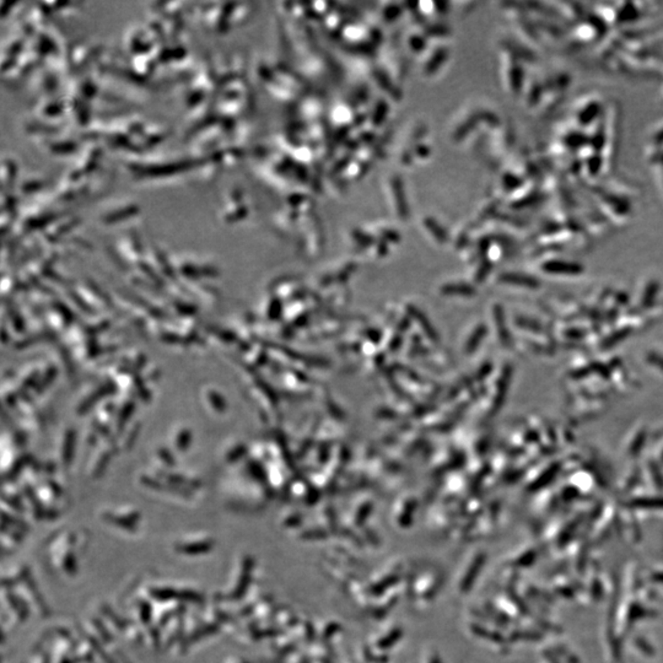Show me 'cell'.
Instances as JSON below:
<instances>
[{"instance_id":"cell-1","label":"cell","mask_w":663,"mask_h":663,"mask_svg":"<svg viewBox=\"0 0 663 663\" xmlns=\"http://www.w3.org/2000/svg\"><path fill=\"white\" fill-rule=\"evenodd\" d=\"M88 537L74 531H61L48 539L46 551L53 569L66 577H74L79 571V551L86 548Z\"/></svg>"},{"instance_id":"cell-2","label":"cell","mask_w":663,"mask_h":663,"mask_svg":"<svg viewBox=\"0 0 663 663\" xmlns=\"http://www.w3.org/2000/svg\"><path fill=\"white\" fill-rule=\"evenodd\" d=\"M151 602H165V601H178L192 604H206V594L188 585L164 584L156 582L145 587L144 593Z\"/></svg>"},{"instance_id":"cell-3","label":"cell","mask_w":663,"mask_h":663,"mask_svg":"<svg viewBox=\"0 0 663 663\" xmlns=\"http://www.w3.org/2000/svg\"><path fill=\"white\" fill-rule=\"evenodd\" d=\"M250 573H251V561L247 556L238 558L230 574L228 584L225 585L224 589L215 596V599L225 603L240 601L245 592L247 591Z\"/></svg>"},{"instance_id":"cell-4","label":"cell","mask_w":663,"mask_h":663,"mask_svg":"<svg viewBox=\"0 0 663 663\" xmlns=\"http://www.w3.org/2000/svg\"><path fill=\"white\" fill-rule=\"evenodd\" d=\"M1 609H3V630L6 628L15 629L16 626L26 621L31 611L28 604L23 601L18 593L13 589L1 587Z\"/></svg>"},{"instance_id":"cell-5","label":"cell","mask_w":663,"mask_h":663,"mask_svg":"<svg viewBox=\"0 0 663 663\" xmlns=\"http://www.w3.org/2000/svg\"><path fill=\"white\" fill-rule=\"evenodd\" d=\"M47 640L52 663H79L75 655L78 639L71 630L66 628H57Z\"/></svg>"},{"instance_id":"cell-6","label":"cell","mask_w":663,"mask_h":663,"mask_svg":"<svg viewBox=\"0 0 663 663\" xmlns=\"http://www.w3.org/2000/svg\"><path fill=\"white\" fill-rule=\"evenodd\" d=\"M215 538L206 532L187 533L173 543V551L183 556H201L214 551Z\"/></svg>"},{"instance_id":"cell-7","label":"cell","mask_w":663,"mask_h":663,"mask_svg":"<svg viewBox=\"0 0 663 663\" xmlns=\"http://www.w3.org/2000/svg\"><path fill=\"white\" fill-rule=\"evenodd\" d=\"M103 522L127 533H136L141 523L139 509L131 505H123L115 509L103 510L100 514Z\"/></svg>"},{"instance_id":"cell-8","label":"cell","mask_w":663,"mask_h":663,"mask_svg":"<svg viewBox=\"0 0 663 663\" xmlns=\"http://www.w3.org/2000/svg\"><path fill=\"white\" fill-rule=\"evenodd\" d=\"M13 589L23 598V601L28 604V609L35 616L47 618L51 614V608L48 607L42 593L38 589L33 574Z\"/></svg>"},{"instance_id":"cell-9","label":"cell","mask_w":663,"mask_h":663,"mask_svg":"<svg viewBox=\"0 0 663 663\" xmlns=\"http://www.w3.org/2000/svg\"><path fill=\"white\" fill-rule=\"evenodd\" d=\"M153 626L158 629H163L168 623L177 618L184 616L187 612V604L178 602V601H165V602H153Z\"/></svg>"},{"instance_id":"cell-10","label":"cell","mask_w":663,"mask_h":663,"mask_svg":"<svg viewBox=\"0 0 663 663\" xmlns=\"http://www.w3.org/2000/svg\"><path fill=\"white\" fill-rule=\"evenodd\" d=\"M153 607L154 604L145 594L134 598L129 607L131 621L141 626V629L153 624Z\"/></svg>"},{"instance_id":"cell-11","label":"cell","mask_w":663,"mask_h":663,"mask_svg":"<svg viewBox=\"0 0 663 663\" xmlns=\"http://www.w3.org/2000/svg\"><path fill=\"white\" fill-rule=\"evenodd\" d=\"M184 616H177L168 623L166 626L160 629V640H161V649H175V646L181 641L184 629Z\"/></svg>"},{"instance_id":"cell-12","label":"cell","mask_w":663,"mask_h":663,"mask_svg":"<svg viewBox=\"0 0 663 663\" xmlns=\"http://www.w3.org/2000/svg\"><path fill=\"white\" fill-rule=\"evenodd\" d=\"M24 536V531L3 523V526H1V541H0L3 554L14 553L19 548L20 544L23 543Z\"/></svg>"},{"instance_id":"cell-13","label":"cell","mask_w":663,"mask_h":663,"mask_svg":"<svg viewBox=\"0 0 663 663\" xmlns=\"http://www.w3.org/2000/svg\"><path fill=\"white\" fill-rule=\"evenodd\" d=\"M33 574L31 570L26 564H14L10 566L9 569L5 570L3 573V579H1V587L6 589H14L18 585L21 584L24 580L28 579L30 575Z\"/></svg>"},{"instance_id":"cell-14","label":"cell","mask_w":663,"mask_h":663,"mask_svg":"<svg viewBox=\"0 0 663 663\" xmlns=\"http://www.w3.org/2000/svg\"><path fill=\"white\" fill-rule=\"evenodd\" d=\"M98 616L102 618V621L106 623V626L110 628V630L112 631L113 634L115 633H118V634H122V631L124 630V628L128 626V623L131 621V619H124L123 616H119L117 613L113 611L112 608L110 607L106 603H101L100 607H98Z\"/></svg>"},{"instance_id":"cell-15","label":"cell","mask_w":663,"mask_h":663,"mask_svg":"<svg viewBox=\"0 0 663 663\" xmlns=\"http://www.w3.org/2000/svg\"><path fill=\"white\" fill-rule=\"evenodd\" d=\"M121 635L127 644L131 646H144V630L131 621L128 623L124 630L122 631Z\"/></svg>"},{"instance_id":"cell-16","label":"cell","mask_w":663,"mask_h":663,"mask_svg":"<svg viewBox=\"0 0 663 663\" xmlns=\"http://www.w3.org/2000/svg\"><path fill=\"white\" fill-rule=\"evenodd\" d=\"M26 663H52L49 649L46 645L41 644V643L36 645L28 655Z\"/></svg>"},{"instance_id":"cell-17","label":"cell","mask_w":663,"mask_h":663,"mask_svg":"<svg viewBox=\"0 0 663 663\" xmlns=\"http://www.w3.org/2000/svg\"><path fill=\"white\" fill-rule=\"evenodd\" d=\"M221 663H248V662L247 661H245V659H240V657H225V659H223V662Z\"/></svg>"},{"instance_id":"cell-18","label":"cell","mask_w":663,"mask_h":663,"mask_svg":"<svg viewBox=\"0 0 663 663\" xmlns=\"http://www.w3.org/2000/svg\"><path fill=\"white\" fill-rule=\"evenodd\" d=\"M79 663H83V662H79Z\"/></svg>"}]
</instances>
